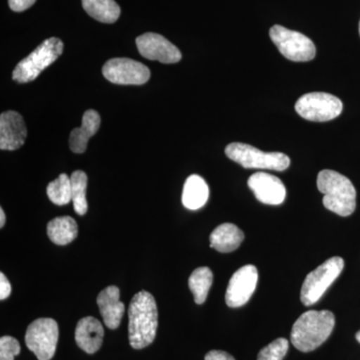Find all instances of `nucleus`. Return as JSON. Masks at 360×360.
Instances as JSON below:
<instances>
[{"label":"nucleus","mask_w":360,"mask_h":360,"mask_svg":"<svg viewBox=\"0 0 360 360\" xmlns=\"http://www.w3.org/2000/svg\"><path fill=\"white\" fill-rule=\"evenodd\" d=\"M129 342L134 349H142L153 342L158 326V305L148 291L136 293L129 309Z\"/></svg>","instance_id":"obj_1"},{"label":"nucleus","mask_w":360,"mask_h":360,"mask_svg":"<svg viewBox=\"0 0 360 360\" xmlns=\"http://www.w3.org/2000/svg\"><path fill=\"white\" fill-rule=\"evenodd\" d=\"M335 317L329 310H309L293 324L290 340L293 347L302 352H310L328 340L333 328Z\"/></svg>","instance_id":"obj_2"},{"label":"nucleus","mask_w":360,"mask_h":360,"mask_svg":"<svg viewBox=\"0 0 360 360\" xmlns=\"http://www.w3.org/2000/svg\"><path fill=\"white\" fill-rule=\"evenodd\" d=\"M317 187L324 195V207L340 217H349L354 212L356 191L347 176L335 170H321L317 176Z\"/></svg>","instance_id":"obj_3"},{"label":"nucleus","mask_w":360,"mask_h":360,"mask_svg":"<svg viewBox=\"0 0 360 360\" xmlns=\"http://www.w3.org/2000/svg\"><path fill=\"white\" fill-rule=\"evenodd\" d=\"M63 42L58 37L44 40L14 68L13 79L18 84H27L37 79L40 73L51 65L63 54Z\"/></svg>","instance_id":"obj_4"},{"label":"nucleus","mask_w":360,"mask_h":360,"mask_svg":"<svg viewBox=\"0 0 360 360\" xmlns=\"http://www.w3.org/2000/svg\"><path fill=\"white\" fill-rule=\"evenodd\" d=\"M225 155L234 162L248 169H269L283 172L290 165V160L283 153H264L248 144L233 142L225 148Z\"/></svg>","instance_id":"obj_5"},{"label":"nucleus","mask_w":360,"mask_h":360,"mask_svg":"<svg viewBox=\"0 0 360 360\" xmlns=\"http://www.w3.org/2000/svg\"><path fill=\"white\" fill-rule=\"evenodd\" d=\"M345 260L340 257L329 258L314 271L309 272L302 284L300 300L305 307H311L321 300L329 286L340 276Z\"/></svg>","instance_id":"obj_6"},{"label":"nucleus","mask_w":360,"mask_h":360,"mask_svg":"<svg viewBox=\"0 0 360 360\" xmlns=\"http://www.w3.org/2000/svg\"><path fill=\"white\" fill-rule=\"evenodd\" d=\"M269 37L284 58L291 61L307 63L315 58L316 49L314 42L302 33L274 25L270 28Z\"/></svg>","instance_id":"obj_7"},{"label":"nucleus","mask_w":360,"mask_h":360,"mask_svg":"<svg viewBox=\"0 0 360 360\" xmlns=\"http://www.w3.org/2000/svg\"><path fill=\"white\" fill-rule=\"evenodd\" d=\"M343 104L338 97L326 92H311L300 97L295 103V110L309 122H324L340 115Z\"/></svg>","instance_id":"obj_8"},{"label":"nucleus","mask_w":360,"mask_h":360,"mask_svg":"<svg viewBox=\"0 0 360 360\" xmlns=\"http://www.w3.org/2000/svg\"><path fill=\"white\" fill-rule=\"evenodd\" d=\"M58 335V324L54 319H37L26 330V347L39 360H51L56 354Z\"/></svg>","instance_id":"obj_9"},{"label":"nucleus","mask_w":360,"mask_h":360,"mask_svg":"<svg viewBox=\"0 0 360 360\" xmlns=\"http://www.w3.org/2000/svg\"><path fill=\"white\" fill-rule=\"evenodd\" d=\"M103 77L115 84L141 85L150 78L148 66L129 58H112L103 68Z\"/></svg>","instance_id":"obj_10"},{"label":"nucleus","mask_w":360,"mask_h":360,"mask_svg":"<svg viewBox=\"0 0 360 360\" xmlns=\"http://www.w3.org/2000/svg\"><path fill=\"white\" fill-rule=\"evenodd\" d=\"M258 271L255 265H245L234 272L227 286L225 302L232 309L243 307L255 293Z\"/></svg>","instance_id":"obj_11"},{"label":"nucleus","mask_w":360,"mask_h":360,"mask_svg":"<svg viewBox=\"0 0 360 360\" xmlns=\"http://www.w3.org/2000/svg\"><path fill=\"white\" fill-rule=\"evenodd\" d=\"M139 53L149 60H158L165 65L177 63L181 59L179 49L162 35L148 32L136 39Z\"/></svg>","instance_id":"obj_12"},{"label":"nucleus","mask_w":360,"mask_h":360,"mask_svg":"<svg viewBox=\"0 0 360 360\" xmlns=\"http://www.w3.org/2000/svg\"><path fill=\"white\" fill-rule=\"evenodd\" d=\"M248 184L257 200L264 205H279L285 200V186L274 175L257 172L251 175Z\"/></svg>","instance_id":"obj_13"},{"label":"nucleus","mask_w":360,"mask_h":360,"mask_svg":"<svg viewBox=\"0 0 360 360\" xmlns=\"http://www.w3.org/2000/svg\"><path fill=\"white\" fill-rule=\"evenodd\" d=\"M27 129L20 113L6 111L0 115V149L16 150L25 144Z\"/></svg>","instance_id":"obj_14"},{"label":"nucleus","mask_w":360,"mask_h":360,"mask_svg":"<svg viewBox=\"0 0 360 360\" xmlns=\"http://www.w3.org/2000/svg\"><path fill=\"white\" fill-rule=\"evenodd\" d=\"M97 305L105 326L110 329L118 328L125 311L124 303L120 302V288L115 285L104 288L97 296Z\"/></svg>","instance_id":"obj_15"},{"label":"nucleus","mask_w":360,"mask_h":360,"mask_svg":"<svg viewBox=\"0 0 360 360\" xmlns=\"http://www.w3.org/2000/svg\"><path fill=\"white\" fill-rule=\"evenodd\" d=\"M104 329L96 317L87 316L78 321L75 328V341L79 348L89 354H94L103 345Z\"/></svg>","instance_id":"obj_16"},{"label":"nucleus","mask_w":360,"mask_h":360,"mask_svg":"<svg viewBox=\"0 0 360 360\" xmlns=\"http://www.w3.org/2000/svg\"><path fill=\"white\" fill-rule=\"evenodd\" d=\"M101 123V115L97 111L94 110L85 111L82 117V127L71 131L70 137L71 151L75 153H85L90 137L94 136L98 131Z\"/></svg>","instance_id":"obj_17"},{"label":"nucleus","mask_w":360,"mask_h":360,"mask_svg":"<svg viewBox=\"0 0 360 360\" xmlns=\"http://www.w3.org/2000/svg\"><path fill=\"white\" fill-rule=\"evenodd\" d=\"M245 239V233L233 224H224L217 226L210 234V248L221 253L238 250Z\"/></svg>","instance_id":"obj_18"},{"label":"nucleus","mask_w":360,"mask_h":360,"mask_svg":"<svg viewBox=\"0 0 360 360\" xmlns=\"http://www.w3.org/2000/svg\"><path fill=\"white\" fill-rule=\"evenodd\" d=\"M210 188L202 177L193 174L187 177L182 191V203L187 210H198L206 205Z\"/></svg>","instance_id":"obj_19"},{"label":"nucleus","mask_w":360,"mask_h":360,"mask_svg":"<svg viewBox=\"0 0 360 360\" xmlns=\"http://www.w3.org/2000/svg\"><path fill=\"white\" fill-rule=\"evenodd\" d=\"M77 221L70 217H56L47 224V236L52 243L66 245L77 238Z\"/></svg>","instance_id":"obj_20"},{"label":"nucleus","mask_w":360,"mask_h":360,"mask_svg":"<svg viewBox=\"0 0 360 360\" xmlns=\"http://www.w3.org/2000/svg\"><path fill=\"white\" fill-rule=\"evenodd\" d=\"M89 15L103 23H115L120 18V7L115 0H82Z\"/></svg>","instance_id":"obj_21"},{"label":"nucleus","mask_w":360,"mask_h":360,"mask_svg":"<svg viewBox=\"0 0 360 360\" xmlns=\"http://www.w3.org/2000/svg\"><path fill=\"white\" fill-rule=\"evenodd\" d=\"M213 283V274L208 267H198L188 279V285L193 292L194 302L202 304L207 298Z\"/></svg>","instance_id":"obj_22"},{"label":"nucleus","mask_w":360,"mask_h":360,"mask_svg":"<svg viewBox=\"0 0 360 360\" xmlns=\"http://www.w3.org/2000/svg\"><path fill=\"white\" fill-rule=\"evenodd\" d=\"M70 179L75 212L84 217L89 210L86 200L87 175L82 170H77L71 174Z\"/></svg>","instance_id":"obj_23"},{"label":"nucleus","mask_w":360,"mask_h":360,"mask_svg":"<svg viewBox=\"0 0 360 360\" xmlns=\"http://www.w3.org/2000/svg\"><path fill=\"white\" fill-rule=\"evenodd\" d=\"M47 196L52 203L56 205H65L72 201L71 179L68 174L59 175L58 179L47 186Z\"/></svg>","instance_id":"obj_24"},{"label":"nucleus","mask_w":360,"mask_h":360,"mask_svg":"<svg viewBox=\"0 0 360 360\" xmlns=\"http://www.w3.org/2000/svg\"><path fill=\"white\" fill-rule=\"evenodd\" d=\"M290 343L285 338H277L258 354L257 360H283L288 352Z\"/></svg>","instance_id":"obj_25"},{"label":"nucleus","mask_w":360,"mask_h":360,"mask_svg":"<svg viewBox=\"0 0 360 360\" xmlns=\"http://www.w3.org/2000/svg\"><path fill=\"white\" fill-rule=\"evenodd\" d=\"M20 345L13 336H2L0 338V360H14L20 354Z\"/></svg>","instance_id":"obj_26"},{"label":"nucleus","mask_w":360,"mask_h":360,"mask_svg":"<svg viewBox=\"0 0 360 360\" xmlns=\"http://www.w3.org/2000/svg\"><path fill=\"white\" fill-rule=\"evenodd\" d=\"M37 0H8L9 7L15 13H21L32 7Z\"/></svg>","instance_id":"obj_27"},{"label":"nucleus","mask_w":360,"mask_h":360,"mask_svg":"<svg viewBox=\"0 0 360 360\" xmlns=\"http://www.w3.org/2000/svg\"><path fill=\"white\" fill-rule=\"evenodd\" d=\"M11 290H13V288H11V283H9L7 277L4 276V272H1L0 274V300H4L8 298Z\"/></svg>","instance_id":"obj_28"},{"label":"nucleus","mask_w":360,"mask_h":360,"mask_svg":"<svg viewBox=\"0 0 360 360\" xmlns=\"http://www.w3.org/2000/svg\"><path fill=\"white\" fill-rule=\"evenodd\" d=\"M205 360H236L233 356L222 350H212L205 355Z\"/></svg>","instance_id":"obj_29"},{"label":"nucleus","mask_w":360,"mask_h":360,"mask_svg":"<svg viewBox=\"0 0 360 360\" xmlns=\"http://www.w3.org/2000/svg\"><path fill=\"white\" fill-rule=\"evenodd\" d=\"M4 224H6V213H4L2 208H0V227L2 229Z\"/></svg>","instance_id":"obj_30"},{"label":"nucleus","mask_w":360,"mask_h":360,"mask_svg":"<svg viewBox=\"0 0 360 360\" xmlns=\"http://www.w3.org/2000/svg\"><path fill=\"white\" fill-rule=\"evenodd\" d=\"M355 338H356V340L359 341V342L360 343V330L359 331V333H356Z\"/></svg>","instance_id":"obj_31"},{"label":"nucleus","mask_w":360,"mask_h":360,"mask_svg":"<svg viewBox=\"0 0 360 360\" xmlns=\"http://www.w3.org/2000/svg\"><path fill=\"white\" fill-rule=\"evenodd\" d=\"M359 34H360V22H359Z\"/></svg>","instance_id":"obj_32"}]
</instances>
